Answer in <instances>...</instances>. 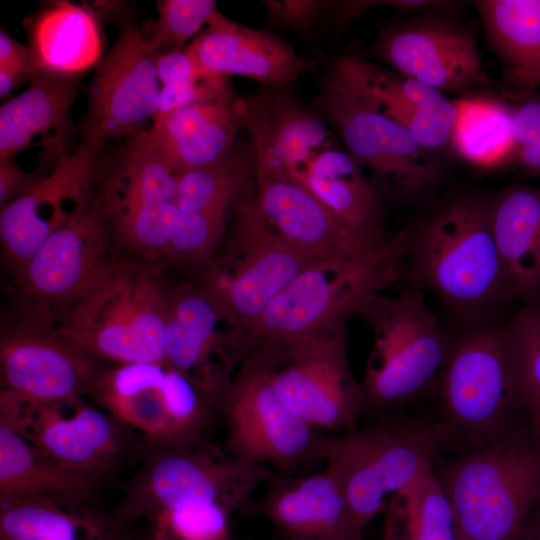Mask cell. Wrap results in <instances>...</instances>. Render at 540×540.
I'll return each instance as SVG.
<instances>
[{
    "instance_id": "5",
    "label": "cell",
    "mask_w": 540,
    "mask_h": 540,
    "mask_svg": "<svg viewBox=\"0 0 540 540\" xmlns=\"http://www.w3.org/2000/svg\"><path fill=\"white\" fill-rule=\"evenodd\" d=\"M357 313L373 335L361 384L368 407L406 402L438 382L452 343L420 289L377 293Z\"/></svg>"
},
{
    "instance_id": "6",
    "label": "cell",
    "mask_w": 540,
    "mask_h": 540,
    "mask_svg": "<svg viewBox=\"0 0 540 540\" xmlns=\"http://www.w3.org/2000/svg\"><path fill=\"white\" fill-rule=\"evenodd\" d=\"M141 453L140 468L115 509L129 525L193 502H214L233 512L249 503L269 477L268 468L242 461L205 440L176 446L143 443Z\"/></svg>"
},
{
    "instance_id": "37",
    "label": "cell",
    "mask_w": 540,
    "mask_h": 540,
    "mask_svg": "<svg viewBox=\"0 0 540 540\" xmlns=\"http://www.w3.org/2000/svg\"><path fill=\"white\" fill-rule=\"evenodd\" d=\"M397 498L403 540H460L452 508L433 468Z\"/></svg>"
},
{
    "instance_id": "13",
    "label": "cell",
    "mask_w": 540,
    "mask_h": 540,
    "mask_svg": "<svg viewBox=\"0 0 540 540\" xmlns=\"http://www.w3.org/2000/svg\"><path fill=\"white\" fill-rule=\"evenodd\" d=\"M106 223L139 255H166L178 221L177 176L149 129L127 138L99 192Z\"/></svg>"
},
{
    "instance_id": "9",
    "label": "cell",
    "mask_w": 540,
    "mask_h": 540,
    "mask_svg": "<svg viewBox=\"0 0 540 540\" xmlns=\"http://www.w3.org/2000/svg\"><path fill=\"white\" fill-rule=\"evenodd\" d=\"M445 437L439 425L354 428L331 436L326 468L365 527L384 508L389 494H399L433 468Z\"/></svg>"
},
{
    "instance_id": "41",
    "label": "cell",
    "mask_w": 540,
    "mask_h": 540,
    "mask_svg": "<svg viewBox=\"0 0 540 540\" xmlns=\"http://www.w3.org/2000/svg\"><path fill=\"white\" fill-rule=\"evenodd\" d=\"M507 328L516 353L524 403L533 415L540 411V301L520 310Z\"/></svg>"
},
{
    "instance_id": "23",
    "label": "cell",
    "mask_w": 540,
    "mask_h": 540,
    "mask_svg": "<svg viewBox=\"0 0 540 540\" xmlns=\"http://www.w3.org/2000/svg\"><path fill=\"white\" fill-rule=\"evenodd\" d=\"M251 511L268 519L285 540H363V529L331 472L276 484Z\"/></svg>"
},
{
    "instance_id": "15",
    "label": "cell",
    "mask_w": 540,
    "mask_h": 540,
    "mask_svg": "<svg viewBox=\"0 0 540 540\" xmlns=\"http://www.w3.org/2000/svg\"><path fill=\"white\" fill-rule=\"evenodd\" d=\"M316 259L269 230L251 205L242 206L231 249L206 291L235 331L244 333L270 303Z\"/></svg>"
},
{
    "instance_id": "22",
    "label": "cell",
    "mask_w": 540,
    "mask_h": 540,
    "mask_svg": "<svg viewBox=\"0 0 540 540\" xmlns=\"http://www.w3.org/2000/svg\"><path fill=\"white\" fill-rule=\"evenodd\" d=\"M277 89L242 98L243 124L253 139L257 178L298 181L310 161L333 142L315 114Z\"/></svg>"
},
{
    "instance_id": "19",
    "label": "cell",
    "mask_w": 540,
    "mask_h": 540,
    "mask_svg": "<svg viewBox=\"0 0 540 540\" xmlns=\"http://www.w3.org/2000/svg\"><path fill=\"white\" fill-rule=\"evenodd\" d=\"M257 180V197L250 205L258 218L283 241L314 259L362 257L390 241L346 225L291 178Z\"/></svg>"
},
{
    "instance_id": "28",
    "label": "cell",
    "mask_w": 540,
    "mask_h": 540,
    "mask_svg": "<svg viewBox=\"0 0 540 540\" xmlns=\"http://www.w3.org/2000/svg\"><path fill=\"white\" fill-rule=\"evenodd\" d=\"M0 540H141L116 511L78 499H0Z\"/></svg>"
},
{
    "instance_id": "14",
    "label": "cell",
    "mask_w": 540,
    "mask_h": 540,
    "mask_svg": "<svg viewBox=\"0 0 540 540\" xmlns=\"http://www.w3.org/2000/svg\"><path fill=\"white\" fill-rule=\"evenodd\" d=\"M158 55L134 19L121 22L117 39L89 86L87 110L79 125L81 146L98 153L111 139L148 130L159 105Z\"/></svg>"
},
{
    "instance_id": "21",
    "label": "cell",
    "mask_w": 540,
    "mask_h": 540,
    "mask_svg": "<svg viewBox=\"0 0 540 540\" xmlns=\"http://www.w3.org/2000/svg\"><path fill=\"white\" fill-rule=\"evenodd\" d=\"M106 228L98 195L58 227L29 260L20 276L25 294L41 304L73 300L105 262Z\"/></svg>"
},
{
    "instance_id": "31",
    "label": "cell",
    "mask_w": 540,
    "mask_h": 540,
    "mask_svg": "<svg viewBox=\"0 0 540 540\" xmlns=\"http://www.w3.org/2000/svg\"><path fill=\"white\" fill-rule=\"evenodd\" d=\"M356 67L386 112L430 151L450 143L458 115L457 100L415 79L394 74L354 56Z\"/></svg>"
},
{
    "instance_id": "46",
    "label": "cell",
    "mask_w": 540,
    "mask_h": 540,
    "mask_svg": "<svg viewBox=\"0 0 540 540\" xmlns=\"http://www.w3.org/2000/svg\"><path fill=\"white\" fill-rule=\"evenodd\" d=\"M30 78L12 68L0 66V96H8L24 79Z\"/></svg>"
},
{
    "instance_id": "2",
    "label": "cell",
    "mask_w": 540,
    "mask_h": 540,
    "mask_svg": "<svg viewBox=\"0 0 540 540\" xmlns=\"http://www.w3.org/2000/svg\"><path fill=\"white\" fill-rule=\"evenodd\" d=\"M409 249L406 230L362 257L312 261L246 331V345L294 340L344 324L365 301L399 278Z\"/></svg>"
},
{
    "instance_id": "30",
    "label": "cell",
    "mask_w": 540,
    "mask_h": 540,
    "mask_svg": "<svg viewBox=\"0 0 540 540\" xmlns=\"http://www.w3.org/2000/svg\"><path fill=\"white\" fill-rule=\"evenodd\" d=\"M37 71L78 78L102 60V37L91 10L67 1L49 4L29 25Z\"/></svg>"
},
{
    "instance_id": "34",
    "label": "cell",
    "mask_w": 540,
    "mask_h": 540,
    "mask_svg": "<svg viewBox=\"0 0 540 540\" xmlns=\"http://www.w3.org/2000/svg\"><path fill=\"white\" fill-rule=\"evenodd\" d=\"M477 7L511 82L531 94L540 86V0H483Z\"/></svg>"
},
{
    "instance_id": "25",
    "label": "cell",
    "mask_w": 540,
    "mask_h": 540,
    "mask_svg": "<svg viewBox=\"0 0 540 540\" xmlns=\"http://www.w3.org/2000/svg\"><path fill=\"white\" fill-rule=\"evenodd\" d=\"M242 126V99L233 96L227 85L154 119L149 131L168 167L177 175L223 158Z\"/></svg>"
},
{
    "instance_id": "42",
    "label": "cell",
    "mask_w": 540,
    "mask_h": 540,
    "mask_svg": "<svg viewBox=\"0 0 540 540\" xmlns=\"http://www.w3.org/2000/svg\"><path fill=\"white\" fill-rule=\"evenodd\" d=\"M511 160L528 174L540 175V94H528L513 107Z\"/></svg>"
},
{
    "instance_id": "48",
    "label": "cell",
    "mask_w": 540,
    "mask_h": 540,
    "mask_svg": "<svg viewBox=\"0 0 540 540\" xmlns=\"http://www.w3.org/2000/svg\"><path fill=\"white\" fill-rule=\"evenodd\" d=\"M520 535H523L521 540H540V517L528 531L523 529Z\"/></svg>"
},
{
    "instance_id": "27",
    "label": "cell",
    "mask_w": 540,
    "mask_h": 540,
    "mask_svg": "<svg viewBox=\"0 0 540 540\" xmlns=\"http://www.w3.org/2000/svg\"><path fill=\"white\" fill-rule=\"evenodd\" d=\"M166 369L164 363H128L101 370L89 396L139 433L143 443L182 445L164 387Z\"/></svg>"
},
{
    "instance_id": "7",
    "label": "cell",
    "mask_w": 540,
    "mask_h": 540,
    "mask_svg": "<svg viewBox=\"0 0 540 540\" xmlns=\"http://www.w3.org/2000/svg\"><path fill=\"white\" fill-rule=\"evenodd\" d=\"M251 350L283 403L322 432L354 429L368 407L350 369L344 324Z\"/></svg>"
},
{
    "instance_id": "45",
    "label": "cell",
    "mask_w": 540,
    "mask_h": 540,
    "mask_svg": "<svg viewBox=\"0 0 540 540\" xmlns=\"http://www.w3.org/2000/svg\"><path fill=\"white\" fill-rule=\"evenodd\" d=\"M0 66L12 68L29 78L37 72L29 46L19 43L3 29L0 30Z\"/></svg>"
},
{
    "instance_id": "49",
    "label": "cell",
    "mask_w": 540,
    "mask_h": 540,
    "mask_svg": "<svg viewBox=\"0 0 540 540\" xmlns=\"http://www.w3.org/2000/svg\"><path fill=\"white\" fill-rule=\"evenodd\" d=\"M532 423L535 435L540 439V411L532 415Z\"/></svg>"
},
{
    "instance_id": "44",
    "label": "cell",
    "mask_w": 540,
    "mask_h": 540,
    "mask_svg": "<svg viewBox=\"0 0 540 540\" xmlns=\"http://www.w3.org/2000/svg\"><path fill=\"white\" fill-rule=\"evenodd\" d=\"M38 172L28 173L14 161L13 157L0 159V204L1 208L23 196L42 178Z\"/></svg>"
},
{
    "instance_id": "36",
    "label": "cell",
    "mask_w": 540,
    "mask_h": 540,
    "mask_svg": "<svg viewBox=\"0 0 540 540\" xmlns=\"http://www.w3.org/2000/svg\"><path fill=\"white\" fill-rule=\"evenodd\" d=\"M458 115L450 144L464 160L494 167L511 160L513 107L502 101L466 97L457 100Z\"/></svg>"
},
{
    "instance_id": "47",
    "label": "cell",
    "mask_w": 540,
    "mask_h": 540,
    "mask_svg": "<svg viewBox=\"0 0 540 540\" xmlns=\"http://www.w3.org/2000/svg\"><path fill=\"white\" fill-rule=\"evenodd\" d=\"M383 540H403L399 510L397 504L390 508L384 526Z\"/></svg>"
},
{
    "instance_id": "33",
    "label": "cell",
    "mask_w": 540,
    "mask_h": 540,
    "mask_svg": "<svg viewBox=\"0 0 540 540\" xmlns=\"http://www.w3.org/2000/svg\"><path fill=\"white\" fill-rule=\"evenodd\" d=\"M101 477L69 469L0 425V499L91 501Z\"/></svg>"
},
{
    "instance_id": "4",
    "label": "cell",
    "mask_w": 540,
    "mask_h": 540,
    "mask_svg": "<svg viewBox=\"0 0 540 540\" xmlns=\"http://www.w3.org/2000/svg\"><path fill=\"white\" fill-rule=\"evenodd\" d=\"M439 481L460 540H518L540 498V448L502 435L450 464Z\"/></svg>"
},
{
    "instance_id": "50",
    "label": "cell",
    "mask_w": 540,
    "mask_h": 540,
    "mask_svg": "<svg viewBox=\"0 0 540 540\" xmlns=\"http://www.w3.org/2000/svg\"><path fill=\"white\" fill-rule=\"evenodd\" d=\"M141 540H149L146 536L144 538H141Z\"/></svg>"
},
{
    "instance_id": "24",
    "label": "cell",
    "mask_w": 540,
    "mask_h": 540,
    "mask_svg": "<svg viewBox=\"0 0 540 540\" xmlns=\"http://www.w3.org/2000/svg\"><path fill=\"white\" fill-rule=\"evenodd\" d=\"M225 320L209 293L185 289L167 296L165 320V364L189 377L203 394L218 405L230 381L214 360L228 363L232 357L218 330Z\"/></svg>"
},
{
    "instance_id": "38",
    "label": "cell",
    "mask_w": 540,
    "mask_h": 540,
    "mask_svg": "<svg viewBox=\"0 0 540 540\" xmlns=\"http://www.w3.org/2000/svg\"><path fill=\"white\" fill-rule=\"evenodd\" d=\"M232 511L214 502L187 503L149 520V540H230Z\"/></svg>"
},
{
    "instance_id": "26",
    "label": "cell",
    "mask_w": 540,
    "mask_h": 540,
    "mask_svg": "<svg viewBox=\"0 0 540 540\" xmlns=\"http://www.w3.org/2000/svg\"><path fill=\"white\" fill-rule=\"evenodd\" d=\"M176 176L178 221L166 256L183 263L202 262L212 255L223 232L238 188V169L225 155Z\"/></svg>"
},
{
    "instance_id": "17",
    "label": "cell",
    "mask_w": 540,
    "mask_h": 540,
    "mask_svg": "<svg viewBox=\"0 0 540 540\" xmlns=\"http://www.w3.org/2000/svg\"><path fill=\"white\" fill-rule=\"evenodd\" d=\"M1 383L37 404L90 395L102 369L96 359L55 331L21 327L0 342Z\"/></svg>"
},
{
    "instance_id": "16",
    "label": "cell",
    "mask_w": 540,
    "mask_h": 540,
    "mask_svg": "<svg viewBox=\"0 0 540 540\" xmlns=\"http://www.w3.org/2000/svg\"><path fill=\"white\" fill-rule=\"evenodd\" d=\"M375 54L397 73L441 93H465L488 84L475 32L467 25L426 16L383 31Z\"/></svg>"
},
{
    "instance_id": "39",
    "label": "cell",
    "mask_w": 540,
    "mask_h": 540,
    "mask_svg": "<svg viewBox=\"0 0 540 540\" xmlns=\"http://www.w3.org/2000/svg\"><path fill=\"white\" fill-rule=\"evenodd\" d=\"M157 74L161 89L158 111L154 119L208 97L227 86L224 79L204 77L185 49L160 53L157 60Z\"/></svg>"
},
{
    "instance_id": "12",
    "label": "cell",
    "mask_w": 540,
    "mask_h": 540,
    "mask_svg": "<svg viewBox=\"0 0 540 540\" xmlns=\"http://www.w3.org/2000/svg\"><path fill=\"white\" fill-rule=\"evenodd\" d=\"M220 410L226 426L224 449L242 461L288 469L326 459L331 436L283 403L252 356L230 381Z\"/></svg>"
},
{
    "instance_id": "10",
    "label": "cell",
    "mask_w": 540,
    "mask_h": 540,
    "mask_svg": "<svg viewBox=\"0 0 540 540\" xmlns=\"http://www.w3.org/2000/svg\"><path fill=\"white\" fill-rule=\"evenodd\" d=\"M437 383L452 428L481 445L502 436L513 406L524 402L508 328L472 330L452 343Z\"/></svg>"
},
{
    "instance_id": "18",
    "label": "cell",
    "mask_w": 540,
    "mask_h": 540,
    "mask_svg": "<svg viewBox=\"0 0 540 540\" xmlns=\"http://www.w3.org/2000/svg\"><path fill=\"white\" fill-rule=\"evenodd\" d=\"M97 154L83 146L73 154L62 152L51 173L1 208L3 251L20 276L45 240L92 200Z\"/></svg>"
},
{
    "instance_id": "11",
    "label": "cell",
    "mask_w": 540,
    "mask_h": 540,
    "mask_svg": "<svg viewBox=\"0 0 540 540\" xmlns=\"http://www.w3.org/2000/svg\"><path fill=\"white\" fill-rule=\"evenodd\" d=\"M0 425L57 463L101 478L143 445L130 426L83 398L37 404L1 389Z\"/></svg>"
},
{
    "instance_id": "40",
    "label": "cell",
    "mask_w": 540,
    "mask_h": 540,
    "mask_svg": "<svg viewBox=\"0 0 540 540\" xmlns=\"http://www.w3.org/2000/svg\"><path fill=\"white\" fill-rule=\"evenodd\" d=\"M157 9L158 17L147 38L159 54L183 50L218 11L212 0H161Z\"/></svg>"
},
{
    "instance_id": "3",
    "label": "cell",
    "mask_w": 540,
    "mask_h": 540,
    "mask_svg": "<svg viewBox=\"0 0 540 540\" xmlns=\"http://www.w3.org/2000/svg\"><path fill=\"white\" fill-rule=\"evenodd\" d=\"M409 257L424 285L455 309L478 311L511 298L490 204L468 197L442 206L410 232Z\"/></svg>"
},
{
    "instance_id": "1",
    "label": "cell",
    "mask_w": 540,
    "mask_h": 540,
    "mask_svg": "<svg viewBox=\"0 0 540 540\" xmlns=\"http://www.w3.org/2000/svg\"><path fill=\"white\" fill-rule=\"evenodd\" d=\"M68 304L56 332L94 359L165 364L167 295L142 266L105 261Z\"/></svg>"
},
{
    "instance_id": "32",
    "label": "cell",
    "mask_w": 540,
    "mask_h": 540,
    "mask_svg": "<svg viewBox=\"0 0 540 540\" xmlns=\"http://www.w3.org/2000/svg\"><path fill=\"white\" fill-rule=\"evenodd\" d=\"M492 231L511 297L540 290V188L517 185L490 204Z\"/></svg>"
},
{
    "instance_id": "20",
    "label": "cell",
    "mask_w": 540,
    "mask_h": 540,
    "mask_svg": "<svg viewBox=\"0 0 540 540\" xmlns=\"http://www.w3.org/2000/svg\"><path fill=\"white\" fill-rule=\"evenodd\" d=\"M184 49L204 77L242 76L268 88H285L312 68L280 38L238 24L219 11Z\"/></svg>"
},
{
    "instance_id": "35",
    "label": "cell",
    "mask_w": 540,
    "mask_h": 540,
    "mask_svg": "<svg viewBox=\"0 0 540 540\" xmlns=\"http://www.w3.org/2000/svg\"><path fill=\"white\" fill-rule=\"evenodd\" d=\"M297 182L346 225L385 237L380 227L378 199L349 153L333 147L320 152Z\"/></svg>"
},
{
    "instance_id": "8",
    "label": "cell",
    "mask_w": 540,
    "mask_h": 540,
    "mask_svg": "<svg viewBox=\"0 0 540 540\" xmlns=\"http://www.w3.org/2000/svg\"><path fill=\"white\" fill-rule=\"evenodd\" d=\"M320 106L349 155L404 194L429 187L437 176L430 151L391 117L361 77L354 56L336 61Z\"/></svg>"
},
{
    "instance_id": "43",
    "label": "cell",
    "mask_w": 540,
    "mask_h": 540,
    "mask_svg": "<svg viewBox=\"0 0 540 540\" xmlns=\"http://www.w3.org/2000/svg\"><path fill=\"white\" fill-rule=\"evenodd\" d=\"M269 21L291 29L305 30L325 12L330 2L325 1H263Z\"/></svg>"
},
{
    "instance_id": "29",
    "label": "cell",
    "mask_w": 540,
    "mask_h": 540,
    "mask_svg": "<svg viewBox=\"0 0 540 540\" xmlns=\"http://www.w3.org/2000/svg\"><path fill=\"white\" fill-rule=\"evenodd\" d=\"M78 91V78L40 71L33 74L28 88L0 108V159L14 157L37 135L43 136L58 156L65 152Z\"/></svg>"
}]
</instances>
